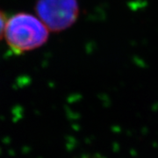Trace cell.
Segmentation results:
<instances>
[{"instance_id":"cell-1","label":"cell","mask_w":158,"mask_h":158,"mask_svg":"<svg viewBox=\"0 0 158 158\" xmlns=\"http://www.w3.org/2000/svg\"><path fill=\"white\" fill-rule=\"evenodd\" d=\"M5 36L15 53H24L43 45L48 38V29L40 19L22 12L6 22Z\"/></svg>"},{"instance_id":"cell-2","label":"cell","mask_w":158,"mask_h":158,"mask_svg":"<svg viewBox=\"0 0 158 158\" xmlns=\"http://www.w3.org/2000/svg\"><path fill=\"white\" fill-rule=\"evenodd\" d=\"M36 12L48 30L62 32L70 27L79 15L77 0H38Z\"/></svg>"},{"instance_id":"cell-3","label":"cell","mask_w":158,"mask_h":158,"mask_svg":"<svg viewBox=\"0 0 158 158\" xmlns=\"http://www.w3.org/2000/svg\"><path fill=\"white\" fill-rule=\"evenodd\" d=\"M6 16L5 14L0 11V40L5 35V29H6Z\"/></svg>"}]
</instances>
